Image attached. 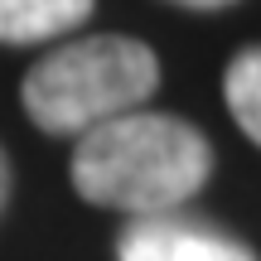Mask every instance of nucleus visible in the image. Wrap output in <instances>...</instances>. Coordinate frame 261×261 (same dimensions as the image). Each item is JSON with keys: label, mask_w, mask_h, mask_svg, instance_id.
<instances>
[{"label": "nucleus", "mask_w": 261, "mask_h": 261, "mask_svg": "<svg viewBox=\"0 0 261 261\" xmlns=\"http://www.w3.org/2000/svg\"><path fill=\"white\" fill-rule=\"evenodd\" d=\"M213 174V145L194 121L169 112H126L77 136L73 189L92 208L130 218L179 213Z\"/></svg>", "instance_id": "1"}, {"label": "nucleus", "mask_w": 261, "mask_h": 261, "mask_svg": "<svg viewBox=\"0 0 261 261\" xmlns=\"http://www.w3.org/2000/svg\"><path fill=\"white\" fill-rule=\"evenodd\" d=\"M160 87V58L130 34H92L58 44L19 83V107L48 136L83 130L140 112Z\"/></svg>", "instance_id": "2"}, {"label": "nucleus", "mask_w": 261, "mask_h": 261, "mask_svg": "<svg viewBox=\"0 0 261 261\" xmlns=\"http://www.w3.org/2000/svg\"><path fill=\"white\" fill-rule=\"evenodd\" d=\"M116 261H256L252 247L184 213L130 218L116 237Z\"/></svg>", "instance_id": "3"}, {"label": "nucleus", "mask_w": 261, "mask_h": 261, "mask_svg": "<svg viewBox=\"0 0 261 261\" xmlns=\"http://www.w3.org/2000/svg\"><path fill=\"white\" fill-rule=\"evenodd\" d=\"M97 0H0V44H44L92 15Z\"/></svg>", "instance_id": "4"}, {"label": "nucleus", "mask_w": 261, "mask_h": 261, "mask_svg": "<svg viewBox=\"0 0 261 261\" xmlns=\"http://www.w3.org/2000/svg\"><path fill=\"white\" fill-rule=\"evenodd\" d=\"M223 97H227L232 121L242 126V136L261 145V44L242 48V54L227 63V73H223Z\"/></svg>", "instance_id": "5"}, {"label": "nucleus", "mask_w": 261, "mask_h": 261, "mask_svg": "<svg viewBox=\"0 0 261 261\" xmlns=\"http://www.w3.org/2000/svg\"><path fill=\"white\" fill-rule=\"evenodd\" d=\"M10 160H5V145H0V213H5V203H10Z\"/></svg>", "instance_id": "6"}, {"label": "nucleus", "mask_w": 261, "mask_h": 261, "mask_svg": "<svg viewBox=\"0 0 261 261\" xmlns=\"http://www.w3.org/2000/svg\"><path fill=\"white\" fill-rule=\"evenodd\" d=\"M169 5H184V10H227L237 0H169Z\"/></svg>", "instance_id": "7"}]
</instances>
